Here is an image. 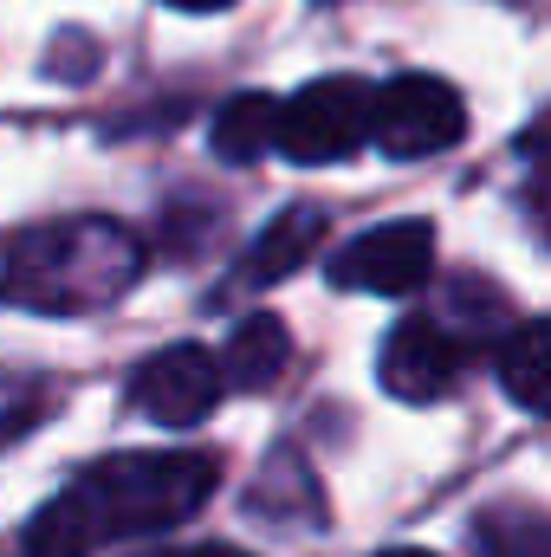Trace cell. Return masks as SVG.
<instances>
[{
	"mask_svg": "<svg viewBox=\"0 0 551 557\" xmlns=\"http://www.w3.org/2000/svg\"><path fill=\"white\" fill-rule=\"evenodd\" d=\"M143 278V247L131 227L105 214H72V221H39L7 240V298L20 311L46 318H78L118 305Z\"/></svg>",
	"mask_w": 551,
	"mask_h": 557,
	"instance_id": "2",
	"label": "cell"
},
{
	"mask_svg": "<svg viewBox=\"0 0 551 557\" xmlns=\"http://www.w3.org/2000/svg\"><path fill=\"white\" fill-rule=\"evenodd\" d=\"M331 285L338 292H383V298H403L421 278L434 273V227L428 221H383L357 240H344L331 253Z\"/></svg>",
	"mask_w": 551,
	"mask_h": 557,
	"instance_id": "5",
	"label": "cell"
},
{
	"mask_svg": "<svg viewBox=\"0 0 551 557\" xmlns=\"http://www.w3.org/2000/svg\"><path fill=\"white\" fill-rule=\"evenodd\" d=\"M279 111H285V98H273V91H234L208 131L215 156L221 162H260L267 149H279Z\"/></svg>",
	"mask_w": 551,
	"mask_h": 557,
	"instance_id": "10",
	"label": "cell"
},
{
	"mask_svg": "<svg viewBox=\"0 0 551 557\" xmlns=\"http://www.w3.org/2000/svg\"><path fill=\"white\" fill-rule=\"evenodd\" d=\"M383 389L403 396V403H434L454 389L461 376V344L434 324V318H403L390 337H383V363H377Z\"/></svg>",
	"mask_w": 551,
	"mask_h": 557,
	"instance_id": "7",
	"label": "cell"
},
{
	"mask_svg": "<svg viewBox=\"0 0 551 557\" xmlns=\"http://www.w3.org/2000/svg\"><path fill=\"white\" fill-rule=\"evenodd\" d=\"M285 357H292V337L273 311H254L234 324V337L221 344V370H228V389H273L285 376Z\"/></svg>",
	"mask_w": 551,
	"mask_h": 557,
	"instance_id": "9",
	"label": "cell"
},
{
	"mask_svg": "<svg viewBox=\"0 0 551 557\" xmlns=\"http://www.w3.org/2000/svg\"><path fill=\"white\" fill-rule=\"evenodd\" d=\"M526 214H532V227L551 240V169L532 175V188H526Z\"/></svg>",
	"mask_w": 551,
	"mask_h": 557,
	"instance_id": "13",
	"label": "cell"
},
{
	"mask_svg": "<svg viewBox=\"0 0 551 557\" xmlns=\"http://www.w3.org/2000/svg\"><path fill=\"white\" fill-rule=\"evenodd\" d=\"M377 557H434V552H377Z\"/></svg>",
	"mask_w": 551,
	"mask_h": 557,
	"instance_id": "16",
	"label": "cell"
},
{
	"mask_svg": "<svg viewBox=\"0 0 551 557\" xmlns=\"http://www.w3.org/2000/svg\"><path fill=\"white\" fill-rule=\"evenodd\" d=\"M215 480V454H111L33 512L20 557H91L98 545L169 532L208 506Z\"/></svg>",
	"mask_w": 551,
	"mask_h": 557,
	"instance_id": "1",
	"label": "cell"
},
{
	"mask_svg": "<svg viewBox=\"0 0 551 557\" xmlns=\"http://www.w3.org/2000/svg\"><path fill=\"white\" fill-rule=\"evenodd\" d=\"M318 240H325V208L298 201V208L273 214V227H267V234L247 247V260H241V285H279L285 273H298V267L311 260Z\"/></svg>",
	"mask_w": 551,
	"mask_h": 557,
	"instance_id": "8",
	"label": "cell"
},
{
	"mask_svg": "<svg viewBox=\"0 0 551 557\" xmlns=\"http://www.w3.org/2000/svg\"><path fill=\"white\" fill-rule=\"evenodd\" d=\"M480 557H551V519L539 506H487L474 519Z\"/></svg>",
	"mask_w": 551,
	"mask_h": 557,
	"instance_id": "12",
	"label": "cell"
},
{
	"mask_svg": "<svg viewBox=\"0 0 551 557\" xmlns=\"http://www.w3.org/2000/svg\"><path fill=\"white\" fill-rule=\"evenodd\" d=\"M377 143V85L331 72L285 98L279 111V156L285 162H344Z\"/></svg>",
	"mask_w": 551,
	"mask_h": 557,
	"instance_id": "3",
	"label": "cell"
},
{
	"mask_svg": "<svg viewBox=\"0 0 551 557\" xmlns=\"http://www.w3.org/2000/svg\"><path fill=\"white\" fill-rule=\"evenodd\" d=\"M500 389H506L519 409L551 416V318L519 324V331L500 344Z\"/></svg>",
	"mask_w": 551,
	"mask_h": 557,
	"instance_id": "11",
	"label": "cell"
},
{
	"mask_svg": "<svg viewBox=\"0 0 551 557\" xmlns=\"http://www.w3.org/2000/svg\"><path fill=\"white\" fill-rule=\"evenodd\" d=\"M228 389V370H221V350H201V344H169L156 357H143V370L131 376V409L162 428H195L208 421V409L221 403Z\"/></svg>",
	"mask_w": 551,
	"mask_h": 557,
	"instance_id": "6",
	"label": "cell"
},
{
	"mask_svg": "<svg viewBox=\"0 0 551 557\" xmlns=\"http://www.w3.org/2000/svg\"><path fill=\"white\" fill-rule=\"evenodd\" d=\"M467 137V104L448 78L434 72H403L390 85H377V149L396 162L441 156Z\"/></svg>",
	"mask_w": 551,
	"mask_h": 557,
	"instance_id": "4",
	"label": "cell"
},
{
	"mask_svg": "<svg viewBox=\"0 0 551 557\" xmlns=\"http://www.w3.org/2000/svg\"><path fill=\"white\" fill-rule=\"evenodd\" d=\"M175 557H254V552H241V545H195V552H175Z\"/></svg>",
	"mask_w": 551,
	"mask_h": 557,
	"instance_id": "15",
	"label": "cell"
},
{
	"mask_svg": "<svg viewBox=\"0 0 551 557\" xmlns=\"http://www.w3.org/2000/svg\"><path fill=\"white\" fill-rule=\"evenodd\" d=\"M162 7H175V13H221V7H234V0H162Z\"/></svg>",
	"mask_w": 551,
	"mask_h": 557,
	"instance_id": "14",
	"label": "cell"
}]
</instances>
